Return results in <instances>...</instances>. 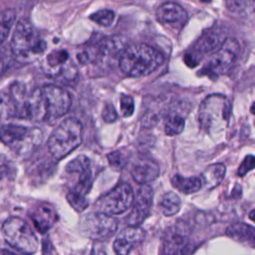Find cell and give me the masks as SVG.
Masks as SVG:
<instances>
[{
  "label": "cell",
  "mask_w": 255,
  "mask_h": 255,
  "mask_svg": "<svg viewBox=\"0 0 255 255\" xmlns=\"http://www.w3.org/2000/svg\"><path fill=\"white\" fill-rule=\"evenodd\" d=\"M226 6L231 12L250 13L255 9V0H226Z\"/></svg>",
  "instance_id": "obj_26"
},
{
  "label": "cell",
  "mask_w": 255,
  "mask_h": 255,
  "mask_svg": "<svg viewBox=\"0 0 255 255\" xmlns=\"http://www.w3.org/2000/svg\"><path fill=\"white\" fill-rule=\"evenodd\" d=\"M43 70L48 77L59 82L72 83L77 77V69L65 50L51 52L44 61Z\"/></svg>",
  "instance_id": "obj_11"
},
{
  "label": "cell",
  "mask_w": 255,
  "mask_h": 255,
  "mask_svg": "<svg viewBox=\"0 0 255 255\" xmlns=\"http://www.w3.org/2000/svg\"><path fill=\"white\" fill-rule=\"evenodd\" d=\"M226 167L223 163H213L208 165L201 174V179L208 189L219 185L224 178Z\"/></svg>",
  "instance_id": "obj_20"
},
{
  "label": "cell",
  "mask_w": 255,
  "mask_h": 255,
  "mask_svg": "<svg viewBox=\"0 0 255 255\" xmlns=\"http://www.w3.org/2000/svg\"><path fill=\"white\" fill-rule=\"evenodd\" d=\"M119 221L108 214L89 213L80 222L81 233L94 240H107L117 231Z\"/></svg>",
  "instance_id": "obj_10"
},
{
  "label": "cell",
  "mask_w": 255,
  "mask_h": 255,
  "mask_svg": "<svg viewBox=\"0 0 255 255\" xmlns=\"http://www.w3.org/2000/svg\"><path fill=\"white\" fill-rule=\"evenodd\" d=\"M145 237V231L139 226H128L123 229L114 242V250L117 255H128V253L140 244Z\"/></svg>",
  "instance_id": "obj_14"
},
{
  "label": "cell",
  "mask_w": 255,
  "mask_h": 255,
  "mask_svg": "<svg viewBox=\"0 0 255 255\" xmlns=\"http://www.w3.org/2000/svg\"><path fill=\"white\" fill-rule=\"evenodd\" d=\"M66 172L69 174H77L78 179L71 191L86 195L90 192L93 185V172L91 168V160L88 156L81 154L71 160L66 165Z\"/></svg>",
  "instance_id": "obj_12"
},
{
  "label": "cell",
  "mask_w": 255,
  "mask_h": 255,
  "mask_svg": "<svg viewBox=\"0 0 255 255\" xmlns=\"http://www.w3.org/2000/svg\"><path fill=\"white\" fill-rule=\"evenodd\" d=\"M83 139V126L76 118L65 119L50 134L48 149L51 155L60 160L76 149Z\"/></svg>",
  "instance_id": "obj_4"
},
{
  "label": "cell",
  "mask_w": 255,
  "mask_h": 255,
  "mask_svg": "<svg viewBox=\"0 0 255 255\" xmlns=\"http://www.w3.org/2000/svg\"><path fill=\"white\" fill-rule=\"evenodd\" d=\"M181 207V200L180 197L172 192L169 191L165 193L159 203V208L163 215L165 216H172L176 214Z\"/></svg>",
  "instance_id": "obj_24"
},
{
  "label": "cell",
  "mask_w": 255,
  "mask_h": 255,
  "mask_svg": "<svg viewBox=\"0 0 255 255\" xmlns=\"http://www.w3.org/2000/svg\"><path fill=\"white\" fill-rule=\"evenodd\" d=\"M102 117L106 123H114L118 119V113L112 104H107L103 109Z\"/></svg>",
  "instance_id": "obj_32"
},
{
  "label": "cell",
  "mask_w": 255,
  "mask_h": 255,
  "mask_svg": "<svg viewBox=\"0 0 255 255\" xmlns=\"http://www.w3.org/2000/svg\"><path fill=\"white\" fill-rule=\"evenodd\" d=\"M171 183L178 191L184 194H190L198 191L202 187L203 182L199 176L184 177L179 174H175L171 178Z\"/></svg>",
  "instance_id": "obj_21"
},
{
  "label": "cell",
  "mask_w": 255,
  "mask_h": 255,
  "mask_svg": "<svg viewBox=\"0 0 255 255\" xmlns=\"http://www.w3.org/2000/svg\"><path fill=\"white\" fill-rule=\"evenodd\" d=\"M67 200L71 206L78 212H83L89 206V201L85 195L70 191L67 194Z\"/></svg>",
  "instance_id": "obj_29"
},
{
  "label": "cell",
  "mask_w": 255,
  "mask_h": 255,
  "mask_svg": "<svg viewBox=\"0 0 255 255\" xmlns=\"http://www.w3.org/2000/svg\"><path fill=\"white\" fill-rule=\"evenodd\" d=\"M239 53L238 42L232 38L225 39L218 50L212 54L200 71V75L216 78L226 74L235 63Z\"/></svg>",
  "instance_id": "obj_8"
},
{
  "label": "cell",
  "mask_w": 255,
  "mask_h": 255,
  "mask_svg": "<svg viewBox=\"0 0 255 255\" xmlns=\"http://www.w3.org/2000/svg\"><path fill=\"white\" fill-rule=\"evenodd\" d=\"M16 20V13L13 9H6L2 12L1 15V30H0V36H1V43H4L7 39L9 32L15 23Z\"/></svg>",
  "instance_id": "obj_25"
},
{
  "label": "cell",
  "mask_w": 255,
  "mask_h": 255,
  "mask_svg": "<svg viewBox=\"0 0 255 255\" xmlns=\"http://www.w3.org/2000/svg\"><path fill=\"white\" fill-rule=\"evenodd\" d=\"M107 158H108L110 165L115 170H121L127 164L128 155L126 152H124L123 150H115V151L110 152L107 155Z\"/></svg>",
  "instance_id": "obj_28"
},
{
  "label": "cell",
  "mask_w": 255,
  "mask_h": 255,
  "mask_svg": "<svg viewBox=\"0 0 255 255\" xmlns=\"http://www.w3.org/2000/svg\"><path fill=\"white\" fill-rule=\"evenodd\" d=\"M230 103L220 94H212L206 97L198 110L200 128L206 132H215L227 128L230 119Z\"/></svg>",
  "instance_id": "obj_5"
},
{
  "label": "cell",
  "mask_w": 255,
  "mask_h": 255,
  "mask_svg": "<svg viewBox=\"0 0 255 255\" xmlns=\"http://www.w3.org/2000/svg\"><path fill=\"white\" fill-rule=\"evenodd\" d=\"M249 218L255 222V208L249 212Z\"/></svg>",
  "instance_id": "obj_35"
},
{
  "label": "cell",
  "mask_w": 255,
  "mask_h": 255,
  "mask_svg": "<svg viewBox=\"0 0 255 255\" xmlns=\"http://www.w3.org/2000/svg\"><path fill=\"white\" fill-rule=\"evenodd\" d=\"M153 191L148 185L138 188L132 204V209L128 214V223L129 226H138L149 214L152 205Z\"/></svg>",
  "instance_id": "obj_13"
},
{
  "label": "cell",
  "mask_w": 255,
  "mask_h": 255,
  "mask_svg": "<svg viewBox=\"0 0 255 255\" xmlns=\"http://www.w3.org/2000/svg\"><path fill=\"white\" fill-rule=\"evenodd\" d=\"M189 230L183 222L168 227L163 236V248L167 255H176L187 243Z\"/></svg>",
  "instance_id": "obj_15"
},
{
  "label": "cell",
  "mask_w": 255,
  "mask_h": 255,
  "mask_svg": "<svg viewBox=\"0 0 255 255\" xmlns=\"http://www.w3.org/2000/svg\"><path fill=\"white\" fill-rule=\"evenodd\" d=\"M71 103L70 94L59 86L38 87L27 98L26 120L52 125L67 114Z\"/></svg>",
  "instance_id": "obj_1"
},
{
  "label": "cell",
  "mask_w": 255,
  "mask_h": 255,
  "mask_svg": "<svg viewBox=\"0 0 255 255\" xmlns=\"http://www.w3.org/2000/svg\"><path fill=\"white\" fill-rule=\"evenodd\" d=\"M201 2H203V3H209L211 0H200Z\"/></svg>",
  "instance_id": "obj_38"
},
{
  "label": "cell",
  "mask_w": 255,
  "mask_h": 255,
  "mask_svg": "<svg viewBox=\"0 0 255 255\" xmlns=\"http://www.w3.org/2000/svg\"><path fill=\"white\" fill-rule=\"evenodd\" d=\"M47 48L35 27L26 19L18 21L13 33L10 49L13 56L22 63H29L41 56Z\"/></svg>",
  "instance_id": "obj_3"
},
{
  "label": "cell",
  "mask_w": 255,
  "mask_h": 255,
  "mask_svg": "<svg viewBox=\"0 0 255 255\" xmlns=\"http://www.w3.org/2000/svg\"><path fill=\"white\" fill-rule=\"evenodd\" d=\"M134 201V194L128 183H120L102 196L96 204L98 212L108 215L120 214L129 208Z\"/></svg>",
  "instance_id": "obj_9"
},
{
  "label": "cell",
  "mask_w": 255,
  "mask_h": 255,
  "mask_svg": "<svg viewBox=\"0 0 255 255\" xmlns=\"http://www.w3.org/2000/svg\"><path fill=\"white\" fill-rule=\"evenodd\" d=\"M250 112L255 116V101L253 102V104L251 105V108H250Z\"/></svg>",
  "instance_id": "obj_36"
},
{
  "label": "cell",
  "mask_w": 255,
  "mask_h": 255,
  "mask_svg": "<svg viewBox=\"0 0 255 255\" xmlns=\"http://www.w3.org/2000/svg\"><path fill=\"white\" fill-rule=\"evenodd\" d=\"M130 173L134 181L146 185L157 178L159 175V166L151 159L141 158L133 163Z\"/></svg>",
  "instance_id": "obj_18"
},
{
  "label": "cell",
  "mask_w": 255,
  "mask_h": 255,
  "mask_svg": "<svg viewBox=\"0 0 255 255\" xmlns=\"http://www.w3.org/2000/svg\"><path fill=\"white\" fill-rule=\"evenodd\" d=\"M43 133L38 128H27L18 125H3L2 141L19 154L31 152L42 141Z\"/></svg>",
  "instance_id": "obj_7"
},
{
  "label": "cell",
  "mask_w": 255,
  "mask_h": 255,
  "mask_svg": "<svg viewBox=\"0 0 255 255\" xmlns=\"http://www.w3.org/2000/svg\"><path fill=\"white\" fill-rule=\"evenodd\" d=\"M2 255H15V254L11 253L10 251H8V250H6V249H3V250H2Z\"/></svg>",
  "instance_id": "obj_37"
},
{
  "label": "cell",
  "mask_w": 255,
  "mask_h": 255,
  "mask_svg": "<svg viewBox=\"0 0 255 255\" xmlns=\"http://www.w3.org/2000/svg\"><path fill=\"white\" fill-rule=\"evenodd\" d=\"M29 216L35 228L41 233L48 231L58 219L56 210L50 204L43 202L33 206L29 210Z\"/></svg>",
  "instance_id": "obj_17"
},
{
  "label": "cell",
  "mask_w": 255,
  "mask_h": 255,
  "mask_svg": "<svg viewBox=\"0 0 255 255\" xmlns=\"http://www.w3.org/2000/svg\"><path fill=\"white\" fill-rule=\"evenodd\" d=\"M156 19L158 22L168 25L173 29H181L187 22L186 11L175 2H166L156 10Z\"/></svg>",
  "instance_id": "obj_16"
},
{
  "label": "cell",
  "mask_w": 255,
  "mask_h": 255,
  "mask_svg": "<svg viewBox=\"0 0 255 255\" xmlns=\"http://www.w3.org/2000/svg\"><path fill=\"white\" fill-rule=\"evenodd\" d=\"M53 244L49 237H45L42 240V255H53Z\"/></svg>",
  "instance_id": "obj_33"
},
{
  "label": "cell",
  "mask_w": 255,
  "mask_h": 255,
  "mask_svg": "<svg viewBox=\"0 0 255 255\" xmlns=\"http://www.w3.org/2000/svg\"><path fill=\"white\" fill-rule=\"evenodd\" d=\"M90 19L101 25V26H104V27H109L113 24L114 20H115V12L113 10H110V9H104V10H100V11H97L95 13H93L91 16H90Z\"/></svg>",
  "instance_id": "obj_27"
},
{
  "label": "cell",
  "mask_w": 255,
  "mask_h": 255,
  "mask_svg": "<svg viewBox=\"0 0 255 255\" xmlns=\"http://www.w3.org/2000/svg\"><path fill=\"white\" fill-rule=\"evenodd\" d=\"M164 62L163 55L150 45L131 44L121 53L120 69L128 77L147 76L156 71Z\"/></svg>",
  "instance_id": "obj_2"
},
{
  "label": "cell",
  "mask_w": 255,
  "mask_h": 255,
  "mask_svg": "<svg viewBox=\"0 0 255 255\" xmlns=\"http://www.w3.org/2000/svg\"><path fill=\"white\" fill-rule=\"evenodd\" d=\"M5 241L24 254H33L38 249V240L30 225L19 217H9L2 224Z\"/></svg>",
  "instance_id": "obj_6"
},
{
  "label": "cell",
  "mask_w": 255,
  "mask_h": 255,
  "mask_svg": "<svg viewBox=\"0 0 255 255\" xmlns=\"http://www.w3.org/2000/svg\"><path fill=\"white\" fill-rule=\"evenodd\" d=\"M253 168H255V156L252 154H248L245 156V158L239 165L237 174L239 176H244L246 173H248Z\"/></svg>",
  "instance_id": "obj_31"
},
{
  "label": "cell",
  "mask_w": 255,
  "mask_h": 255,
  "mask_svg": "<svg viewBox=\"0 0 255 255\" xmlns=\"http://www.w3.org/2000/svg\"><path fill=\"white\" fill-rule=\"evenodd\" d=\"M91 255H107V253L103 248H99V247L94 246V248L91 252Z\"/></svg>",
  "instance_id": "obj_34"
},
{
  "label": "cell",
  "mask_w": 255,
  "mask_h": 255,
  "mask_svg": "<svg viewBox=\"0 0 255 255\" xmlns=\"http://www.w3.org/2000/svg\"><path fill=\"white\" fill-rule=\"evenodd\" d=\"M231 239L245 244L249 247H255V227L247 223H234L229 225L225 231Z\"/></svg>",
  "instance_id": "obj_19"
},
{
  "label": "cell",
  "mask_w": 255,
  "mask_h": 255,
  "mask_svg": "<svg viewBox=\"0 0 255 255\" xmlns=\"http://www.w3.org/2000/svg\"><path fill=\"white\" fill-rule=\"evenodd\" d=\"M219 45H221L219 35L213 31H209L203 34L196 41L193 47V50H194V53L206 54L216 50L219 47Z\"/></svg>",
  "instance_id": "obj_22"
},
{
  "label": "cell",
  "mask_w": 255,
  "mask_h": 255,
  "mask_svg": "<svg viewBox=\"0 0 255 255\" xmlns=\"http://www.w3.org/2000/svg\"><path fill=\"white\" fill-rule=\"evenodd\" d=\"M184 116L177 111H171L168 114L166 122L164 124V131L167 135L170 136L179 134L184 128Z\"/></svg>",
  "instance_id": "obj_23"
},
{
  "label": "cell",
  "mask_w": 255,
  "mask_h": 255,
  "mask_svg": "<svg viewBox=\"0 0 255 255\" xmlns=\"http://www.w3.org/2000/svg\"><path fill=\"white\" fill-rule=\"evenodd\" d=\"M121 105V113L124 117H130L134 111V103L130 96L122 95L120 100Z\"/></svg>",
  "instance_id": "obj_30"
}]
</instances>
